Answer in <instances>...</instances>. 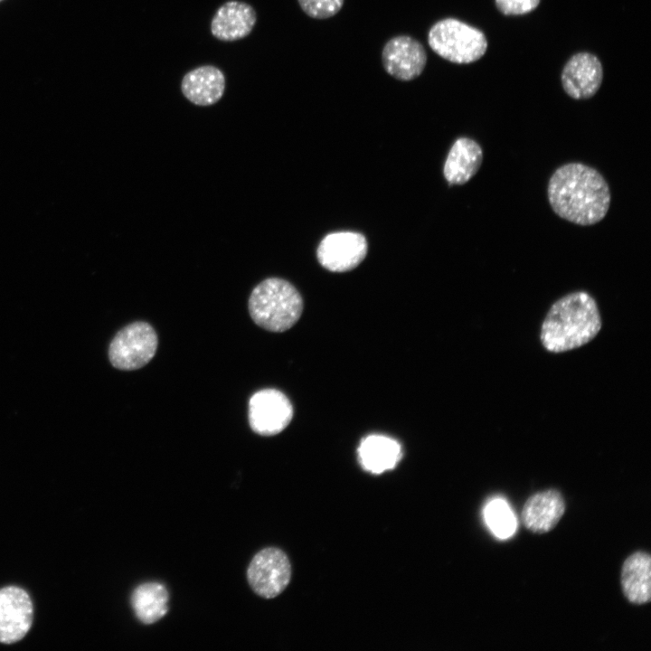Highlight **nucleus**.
<instances>
[{
    "mask_svg": "<svg viewBox=\"0 0 651 651\" xmlns=\"http://www.w3.org/2000/svg\"><path fill=\"white\" fill-rule=\"evenodd\" d=\"M547 195L559 217L581 226L602 221L611 202L604 176L595 168L578 162L562 165L553 172Z\"/></svg>",
    "mask_w": 651,
    "mask_h": 651,
    "instance_id": "f257e3e1",
    "label": "nucleus"
},
{
    "mask_svg": "<svg viewBox=\"0 0 651 651\" xmlns=\"http://www.w3.org/2000/svg\"><path fill=\"white\" fill-rule=\"evenodd\" d=\"M600 328L595 299L587 292L575 291L552 304L542 322L540 338L546 350L562 353L586 344Z\"/></svg>",
    "mask_w": 651,
    "mask_h": 651,
    "instance_id": "f03ea898",
    "label": "nucleus"
},
{
    "mask_svg": "<svg viewBox=\"0 0 651 651\" xmlns=\"http://www.w3.org/2000/svg\"><path fill=\"white\" fill-rule=\"evenodd\" d=\"M303 299L297 289L288 280L268 278L251 291L249 313L253 322L270 332L291 328L303 312Z\"/></svg>",
    "mask_w": 651,
    "mask_h": 651,
    "instance_id": "7ed1b4c3",
    "label": "nucleus"
},
{
    "mask_svg": "<svg viewBox=\"0 0 651 651\" xmlns=\"http://www.w3.org/2000/svg\"><path fill=\"white\" fill-rule=\"evenodd\" d=\"M428 43L439 56L457 64L474 62L487 49L483 32L456 18L436 22L428 33Z\"/></svg>",
    "mask_w": 651,
    "mask_h": 651,
    "instance_id": "20e7f679",
    "label": "nucleus"
},
{
    "mask_svg": "<svg viewBox=\"0 0 651 651\" xmlns=\"http://www.w3.org/2000/svg\"><path fill=\"white\" fill-rule=\"evenodd\" d=\"M157 346L158 337L154 327L146 322L137 321L116 334L109 344L108 358L115 368L133 371L147 364Z\"/></svg>",
    "mask_w": 651,
    "mask_h": 651,
    "instance_id": "39448f33",
    "label": "nucleus"
},
{
    "mask_svg": "<svg viewBox=\"0 0 651 651\" xmlns=\"http://www.w3.org/2000/svg\"><path fill=\"white\" fill-rule=\"evenodd\" d=\"M290 578L291 565L287 554L274 547L259 551L247 570L250 588L264 599H273L282 593Z\"/></svg>",
    "mask_w": 651,
    "mask_h": 651,
    "instance_id": "423d86ee",
    "label": "nucleus"
},
{
    "mask_svg": "<svg viewBox=\"0 0 651 651\" xmlns=\"http://www.w3.org/2000/svg\"><path fill=\"white\" fill-rule=\"evenodd\" d=\"M292 418V404L278 390H259L249 401V424L259 435L274 436L280 433L288 426Z\"/></svg>",
    "mask_w": 651,
    "mask_h": 651,
    "instance_id": "0eeeda50",
    "label": "nucleus"
},
{
    "mask_svg": "<svg viewBox=\"0 0 651 651\" xmlns=\"http://www.w3.org/2000/svg\"><path fill=\"white\" fill-rule=\"evenodd\" d=\"M382 61L389 75L398 80L410 81L423 72L427 64V52L415 38L397 35L384 44Z\"/></svg>",
    "mask_w": 651,
    "mask_h": 651,
    "instance_id": "6e6552de",
    "label": "nucleus"
},
{
    "mask_svg": "<svg viewBox=\"0 0 651 651\" xmlns=\"http://www.w3.org/2000/svg\"><path fill=\"white\" fill-rule=\"evenodd\" d=\"M368 245L358 232L339 231L326 235L317 248L319 263L334 272H345L356 268L365 258Z\"/></svg>",
    "mask_w": 651,
    "mask_h": 651,
    "instance_id": "1a4fd4ad",
    "label": "nucleus"
},
{
    "mask_svg": "<svg viewBox=\"0 0 651 651\" xmlns=\"http://www.w3.org/2000/svg\"><path fill=\"white\" fill-rule=\"evenodd\" d=\"M33 616V603L26 591L17 587L0 590L1 643L21 640L31 627Z\"/></svg>",
    "mask_w": 651,
    "mask_h": 651,
    "instance_id": "9d476101",
    "label": "nucleus"
},
{
    "mask_svg": "<svg viewBox=\"0 0 651 651\" xmlns=\"http://www.w3.org/2000/svg\"><path fill=\"white\" fill-rule=\"evenodd\" d=\"M603 79L599 60L590 52L574 54L561 72L565 92L574 99H590L599 90Z\"/></svg>",
    "mask_w": 651,
    "mask_h": 651,
    "instance_id": "9b49d317",
    "label": "nucleus"
},
{
    "mask_svg": "<svg viewBox=\"0 0 651 651\" xmlns=\"http://www.w3.org/2000/svg\"><path fill=\"white\" fill-rule=\"evenodd\" d=\"M565 510L561 493L557 489H547L528 497L522 509L521 521L530 532L542 534L558 524Z\"/></svg>",
    "mask_w": 651,
    "mask_h": 651,
    "instance_id": "f8f14e48",
    "label": "nucleus"
},
{
    "mask_svg": "<svg viewBox=\"0 0 651 651\" xmlns=\"http://www.w3.org/2000/svg\"><path fill=\"white\" fill-rule=\"evenodd\" d=\"M256 22V11L250 4L230 0L217 8L211 20L210 30L219 41L236 42L250 35Z\"/></svg>",
    "mask_w": 651,
    "mask_h": 651,
    "instance_id": "ddd939ff",
    "label": "nucleus"
},
{
    "mask_svg": "<svg viewBox=\"0 0 651 651\" xmlns=\"http://www.w3.org/2000/svg\"><path fill=\"white\" fill-rule=\"evenodd\" d=\"M225 86L223 71L211 64L187 71L181 80V91L184 98L201 107L216 104L223 97Z\"/></svg>",
    "mask_w": 651,
    "mask_h": 651,
    "instance_id": "4468645a",
    "label": "nucleus"
},
{
    "mask_svg": "<svg viewBox=\"0 0 651 651\" xmlns=\"http://www.w3.org/2000/svg\"><path fill=\"white\" fill-rule=\"evenodd\" d=\"M622 592L634 605H645L651 600V556L638 551L623 562L620 572Z\"/></svg>",
    "mask_w": 651,
    "mask_h": 651,
    "instance_id": "2eb2a0df",
    "label": "nucleus"
},
{
    "mask_svg": "<svg viewBox=\"0 0 651 651\" xmlns=\"http://www.w3.org/2000/svg\"><path fill=\"white\" fill-rule=\"evenodd\" d=\"M483 150L472 138L459 137L452 145L447 156L443 174L450 184L467 183L479 170Z\"/></svg>",
    "mask_w": 651,
    "mask_h": 651,
    "instance_id": "dca6fc26",
    "label": "nucleus"
},
{
    "mask_svg": "<svg viewBox=\"0 0 651 651\" xmlns=\"http://www.w3.org/2000/svg\"><path fill=\"white\" fill-rule=\"evenodd\" d=\"M357 452L362 467L373 474L392 469L402 455L399 442L382 435H370L363 439Z\"/></svg>",
    "mask_w": 651,
    "mask_h": 651,
    "instance_id": "f3484780",
    "label": "nucleus"
},
{
    "mask_svg": "<svg viewBox=\"0 0 651 651\" xmlns=\"http://www.w3.org/2000/svg\"><path fill=\"white\" fill-rule=\"evenodd\" d=\"M168 591L158 582L137 586L131 595V606L137 618L143 624H153L168 611Z\"/></svg>",
    "mask_w": 651,
    "mask_h": 651,
    "instance_id": "a211bd4d",
    "label": "nucleus"
},
{
    "mask_svg": "<svg viewBox=\"0 0 651 651\" xmlns=\"http://www.w3.org/2000/svg\"><path fill=\"white\" fill-rule=\"evenodd\" d=\"M484 513L487 525L497 537L505 539L514 533L516 522L504 500L495 499L489 502Z\"/></svg>",
    "mask_w": 651,
    "mask_h": 651,
    "instance_id": "6ab92c4d",
    "label": "nucleus"
},
{
    "mask_svg": "<svg viewBox=\"0 0 651 651\" xmlns=\"http://www.w3.org/2000/svg\"><path fill=\"white\" fill-rule=\"evenodd\" d=\"M344 0H297L302 11L314 19H327L335 15Z\"/></svg>",
    "mask_w": 651,
    "mask_h": 651,
    "instance_id": "aec40b11",
    "label": "nucleus"
},
{
    "mask_svg": "<svg viewBox=\"0 0 651 651\" xmlns=\"http://www.w3.org/2000/svg\"><path fill=\"white\" fill-rule=\"evenodd\" d=\"M541 0H495L497 9L505 15H520L534 10Z\"/></svg>",
    "mask_w": 651,
    "mask_h": 651,
    "instance_id": "412c9836",
    "label": "nucleus"
},
{
    "mask_svg": "<svg viewBox=\"0 0 651 651\" xmlns=\"http://www.w3.org/2000/svg\"><path fill=\"white\" fill-rule=\"evenodd\" d=\"M0 1H2V0H0Z\"/></svg>",
    "mask_w": 651,
    "mask_h": 651,
    "instance_id": "4be33fe9",
    "label": "nucleus"
}]
</instances>
